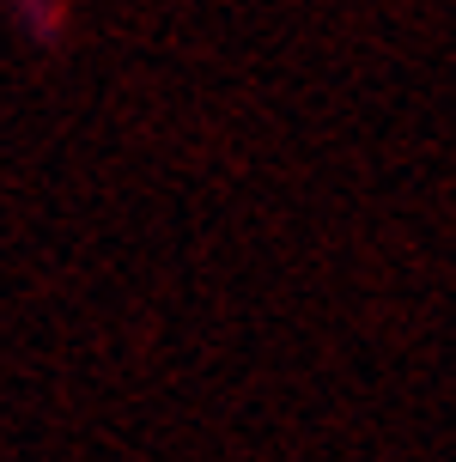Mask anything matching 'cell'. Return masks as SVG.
<instances>
[{
  "instance_id": "cell-1",
  "label": "cell",
  "mask_w": 456,
  "mask_h": 462,
  "mask_svg": "<svg viewBox=\"0 0 456 462\" xmlns=\"http://www.w3.org/2000/svg\"><path fill=\"white\" fill-rule=\"evenodd\" d=\"M13 19L37 37V43H55L68 31V6L61 0H13Z\"/></svg>"
}]
</instances>
